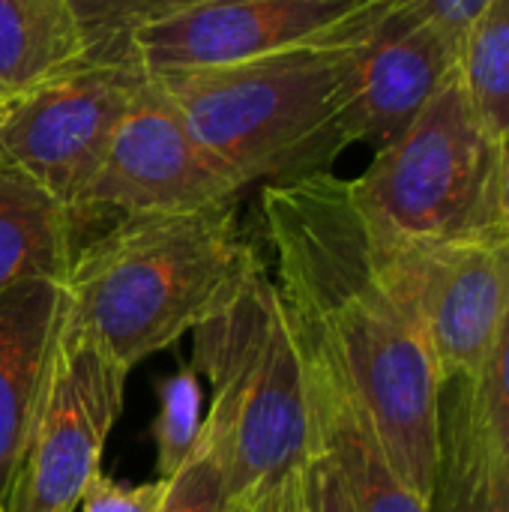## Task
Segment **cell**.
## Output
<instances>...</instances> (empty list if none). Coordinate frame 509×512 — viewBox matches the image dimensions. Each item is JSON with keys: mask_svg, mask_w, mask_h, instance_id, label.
I'll return each mask as SVG.
<instances>
[{"mask_svg": "<svg viewBox=\"0 0 509 512\" xmlns=\"http://www.w3.org/2000/svg\"><path fill=\"white\" fill-rule=\"evenodd\" d=\"M165 495V480L159 477L156 483L144 486H129L105 477L102 471L90 480L84 498H81V512H156Z\"/></svg>", "mask_w": 509, "mask_h": 512, "instance_id": "22", "label": "cell"}, {"mask_svg": "<svg viewBox=\"0 0 509 512\" xmlns=\"http://www.w3.org/2000/svg\"><path fill=\"white\" fill-rule=\"evenodd\" d=\"M81 63L87 39L66 0H0V102Z\"/></svg>", "mask_w": 509, "mask_h": 512, "instance_id": "15", "label": "cell"}, {"mask_svg": "<svg viewBox=\"0 0 509 512\" xmlns=\"http://www.w3.org/2000/svg\"><path fill=\"white\" fill-rule=\"evenodd\" d=\"M240 189L195 141L156 78L120 120L108 153L84 189L72 225L78 246L96 222L195 210L240 198Z\"/></svg>", "mask_w": 509, "mask_h": 512, "instance_id": "9", "label": "cell"}, {"mask_svg": "<svg viewBox=\"0 0 509 512\" xmlns=\"http://www.w3.org/2000/svg\"><path fill=\"white\" fill-rule=\"evenodd\" d=\"M147 81L150 75L135 60H87L24 96L0 102V171L39 186L72 219L120 120Z\"/></svg>", "mask_w": 509, "mask_h": 512, "instance_id": "7", "label": "cell"}, {"mask_svg": "<svg viewBox=\"0 0 509 512\" xmlns=\"http://www.w3.org/2000/svg\"><path fill=\"white\" fill-rule=\"evenodd\" d=\"M126 378L129 369L69 315L63 291L45 381L0 512L78 510L123 411Z\"/></svg>", "mask_w": 509, "mask_h": 512, "instance_id": "6", "label": "cell"}, {"mask_svg": "<svg viewBox=\"0 0 509 512\" xmlns=\"http://www.w3.org/2000/svg\"><path fill=\"white\" fill-rule=\"evenodd\" d=\"M300 336V333H297ZM309 372L315 441L351 501L354 512H429V504L396 471L372 417L327 351L300 339Z\"/></svg>", "mask_w": 509, "mask_h": 512, "instance_id": "12", "label": "cell"}, {"mask_svg": "<svg viewBox=\"0 0 509 512\" xmlns=\"http://www.w3.org/2000/svg\"><path fill=\"white\" fill-rule=\"evenodd\" d=\"M423 9L441 30H447L456 42L468 30V24L492 3V0H408Z\"/></svg>", "mask_w": 509, "mask_h": 512, "instance_id": "24", "label": "cell"}, {"mask_svg": "<svg viewBox=\"0 0 509 512\" xmlns=\"http://www.w3.org/2000/svg\"><path fill=\"white\" fill-rule=\"evenodd\" d=\"M393 252L408 273L441 381H477L489 366L507 312L509 246L480 240Z\"/></svg>", "mask_w": 509, "mask_h": 512, "instance_id": "11", "label": "cell"}, {"mask_svg": "<svg viewBox=\"0 0 509 512\" xmlns=\"http://www.w3.org/2000/svg\"><path fill=\"white\" fill-rule=\"evenodd\" d=\"M63 312V279L36 276L0 291V504L9 492Z\"/></svg>", "mask_w": 509, "mask_h": 512, "instance_id": "13", "label": "cell"}, {"mask_svg": "<svg viewBox=\"0 0 509 512\" xmlns=\"http://www.w3.org/2000/svg\"><path fill=\"white\" fill-rule=\"evenodd\" d=\"M456 75L495 138L509 135V0H492L456 42Z\"/></svg>", "mask_w": 509, "mask_h": 512, "instance_id": "17", "label": "cell"}, {"mask_svg": "<svg viewBox=\"0 0 509 512\" xmlns=\"http://www.w3.org/2000/svg\"><path fill=\"white\" fill-rule=\"evenodd\" d=\"M351 189L372 234L390 249L504 240V141L486 129L456 69L423 111L375 150Z\"/></svg>", "mask_w": 509, "mask_h": 512, "instance_id": "5", "label": "cell"}, {"mask_svg": "<svg viewBox=\"0 0 509 512\" xmlns=\"http://www.w3.org/2000/svg\"><path fill=\"white\" fill-rule=\"evenodd\" d=\"M387 0H198L126 42L147 75L195 72L357 39Z\"/></svg>", "mask_w": 509, "mask_h": 512, "instance_id": "8", "label": "cell"}, {"mask_svg": "<svg viewBox=\"0 0 509 512\" xmlns=\"http://www.w3.org/2000/svg\"><path fill=\"white\" fill-rule=\"evenodd\" d=\"M501 216H504V240L509 246V135L504 138V204H501Z\"/></svg>", "mask_w": 509, "mask_h": 512, "instance_id": "27", "label": "cell"}, {"mask_svg": "<svg viewBox=\"0 0 509 512\" xmlns=\"http://www.w3.org/2000/svg\"><path fill=\"white\" fill-rule=\"evenodd\" d=\"M75 252L69 213L30 180L0 171V291L36 276L66 279Z\"/></svg>", "mask_w": 509, "mask_h": 512, "instance_id": "16", "label": "cell"}, {"mask_svg": "<svg viewBox=\"0 0 509 512\" xmlns=\"http://www.w3.org/2000/svg\"><path fill=\"white\" fill-rule=\"evenodd\" d=\"M309 477V501L312 512H354L351 501L342 489V480L333 468V462L324 453H315L306 465Z\"/></svg>", "mask_w": 509, "mask_h": 512, "instance_id": "23", "label": "cell"}, {"mask_svg": "<svg viewBox=\"0 0 509 512\" xmlns=\"http://www.w3.org/2000/svg\"><path fill=\"white\" fill-rule=\"evenodd\" d=\"M474 390H477L480 408L486 414V423L492 429L498 456L509 474V297L495 351L489 357L486 372L474 381Z\"/></svg>", "mask_w": 509, "mask_h": 512, "instance_id": "21", "label": "cell"}, {"mask_svg": "<svg viewBox=\"0 0 509 512\" xmlns=\"http://www.w3.org/2000/svg\"><path fill=\"white\" fill-rule=\"evenodd\" d=\"M75 12L90 63L126 60V42L135 30L174 15L198 0H66Z\"/></svg>", "mask_w": 509, "mask_h": 512, "instance_id": "18", "label": "cell"}, {"mask_svg": "<svg viewBox=\"0 0 509 512\" xmlns=\"http://www.w3.org/2000/svg\"><path fill=\"white\" fill-rule=\"evenodd\" d=\"M237 201L147 213L87 234L66 270L69 315L129 372L192 333L252 264Z\"/></svg>", "mask_w": 509, "mask_h": 512, "instance_id": "2", "label": "cell"}, {"mask_svg": "<svg viewBox=\"0 0 509 512\" xmlns=\"http://www.w3.org/2000/svg\"><path fill=\"white\" fill-rule=\"evenodd\" d=\"M351 42L171 72L156 84L240 189L303 180L351 147L342 126Z\"/></svg>", "mask_w": 509, "mask_h": 512, "instance_id": "4", "label": "cell"}, {"mask_svg": "<svg viewBox=\"0 0 509 512\" xmlns=\"http://www.w3.org/2000/svg\"><path fill=\"white\" fill-rule=\"evenodd\" d=\"M204 429V393L195 369H183L168 375L159 384V414H156V459L159 477H171L192 447L198 444Z\"/></svg>", "mask_w": 509, "mask_h": 512, "instance_id": "19", "label": "cell"}, {"mask_svg": "<svg viewBox=\"0 0 509 512\" xmlns=\"http://www.w3.org/2000/svg\"><path fill=\"white\" fill-rule=\"evenodd\" d=\"M270 510H273V489H270V492H258V495H246V498L234 501L228 512H270Z\"/></svg>", "mask_w": 509, "mask_h": 512, "instance_id": "26", "label": "cell"}, {"mask_svg": "<svg viewBox=\"0 0 509 512\" xmlns=\"http://www.w3.org/2000/svg\"><path fill=\"white\" fill-rule=\"evenodd\" d=\"M270 512H312L306 468L288 474V477L273 489V510Z\"/></svg>", "mask_w": 509, "mask_h": 512, "instance_id": "25", "label": "cell"}, {"mask_svg": "<svg viewBox=\"0 0 509 512\" xmlns=\"http://www.w3.org/2000/svg\"><path fill=\"white\" fill-rule=\"evenodd\" d=\"M162 480L165 495L156 512H228L234 504L222 444L207 426L201 429V438L186 462Z\"/></svg>", "mask_w": 509, "mask_h": 512, "instance_id": "20", "label": "cell"}, {"mask_svg": "<svg viewBox=\"0 0 509 512\" xmlns=\"http://www.w3.org/2000/svg\"><path fill=\"white\" fill-rule=\"evenodd\" d=\"M261 222L300 339L333 357L396 471L429 504L444 381L402 258L372 234L351 180L333 171L264 183Z\"/></svg>", "mask_w": 509, "mask_h": 512, "instance_id": "1", "label": "cell"}, {"mask_svg": "<svg viewBox=\"0 0 509 512\" xmlns=\"http://www.w3.org/2000/svg\"><path fill=\"white\" fill-rule=\"evenodd\" d=\"M429 512H509V474L474 381L444 384L441 453Z\"/></svg>", "mask_w": 509, "mask_h": 512, "instance_id": "14", "label": "cell"}, {"mask_svg": "<svg viewBox=\"0 0 509 512\" xmlns=\"http://www.w3.org/2000/svg\"><path fill=\"white\" fill-rule=\"evenodd\" d=\"M192 333L195 372L213 393L204 426L222 444L231 501L276 489L309 465L318 441L306 354L258 255Z\"/></svg>", "mask_w": 509, "mask_h": 512, "instance_id": "3", "label": "cell"}, {"mask_svg": "<svg viewBox=\"0 0 509 512\" xmlns=\"http://www.w3.org/2000/svg\"><path fill=\"white\" fill-rule=\"evenodd\" d=\"M456 69V39L408 0H387L351 42L342 126L351 144L384 147Z\"/></svg>", "mask_w": 509, "mask_h": 512, "instance_id": "10", "label": "cell"}]
</instances>
